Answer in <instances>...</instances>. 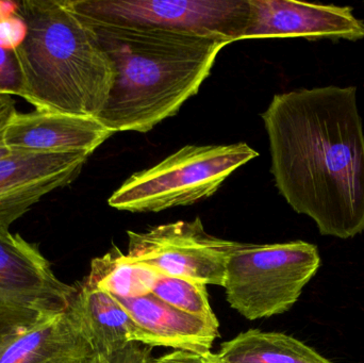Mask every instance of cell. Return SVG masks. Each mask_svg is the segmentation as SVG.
<instances>
[{
	"label": "cell",
	"instance_id": "10",
	"mask_svg": "<svg viewBox=\"0 0 364 363\" xmlns=\"http://www.w3.org/2000/svg\"><path fill=\"white\" fill-rule=\"evenodd\" d=\"M247 38H304L309 40L364 38V21L352 6L292 0H248Z\"/></svg>",
	"mask_w": 364,
	"mask_h": 363
},
{
	"label": "cell",
	"instance_id": "18",
	"mask_svg": "<svg viewBox=\"0 0 364 363\" xmlns=\"http://www.w3.org/2000/svg\"><path fill=\"white\" fill-rule=\"evenodd\" d=\"M21 74L14 51L0 48V95L21 96Z\"/></svg>",
	"mask_w": 364,
	"mask_h": 363
},
{
	"label": "cell",
	"instance_id": "17",
	"mask_svg": "<svg viewBox=\"0 0 364 363\" xmlns=\"http://www.w3.org/2000/svg\"><path fill=\"white\" fill-rule=\"evenodd\" d=\"M151 293L174 308L220 326L210 305L205 283L160 274Z\"/></svg>",
	"mask_w": 364,
	"mask_h": 363
},
{
	"label": "cell",
	"instance_id": "7",
	"mask_svg": "<svg viewBox=\"0 0 364 363\" xmlns=\"http://www.w3.org/2000/svg\"><path fill=\"white\" fill-rule=\"evenodd\" d=\"M87 18L186 32L231 43L244 40L248 0H68Z\"/></svg>",
	"mask_w": 364,
	"mask_h": 363
},
{
	"label": "cell",
	"instance_id": "20",
	"mask_svg": "<svg viewBox=\"0 0 364 363\" xmlns=\"http://www.w3.org/2000/svg\"><path fill=\"white\" fill-rule=\"evenodd\" d=\"M100 358V363H154L153 349L139 343H130L112 355Z\"/></svg>",
	"mask_w": 364,
	"mask_h": 363
},
{
	"label": "cell",
	"instance_id": "22",
	"mask_svg": "<svg viewBox=\"0 0 364 363\" xmlns=\"http://www.w3.org/2000/svg\"><path fill=\"white\" fill-rule=\"evenodd\" d=\"M154 363H203V360L198 354L174 351L155 358Z\"/></svg>",
	"mask_w": 364,
	"mask_h": 363
},
{
	"label": "cell",
	"instance_id": "13",
	"mask_svg": "<svg viewBox=\"0 0 364 363\" xmlns=\"http://www.w3.org/2000/svg\"><path fill=\"white\" fill-rule=\"evenodd\" d=\"M68 313L98 357L112 355L130 343L141 345L142 332L123 305L85 281L77 285Z\"/></svg>",
	"mask_w": 364,
	"mask_h": 363
},
{
	"label": "cell",
	"instance_id": "14",
	"mask_svg": "<svg viewBox=\"0 0 364 363\" xmlns=\"http://www.w3.org/2000/svg\"><path fill=\"white\" fill-rule=\"evenodd\" d=\"M93 356L68 310L0 345V363H77Z\"/></svg>",
	"mask_w": 364,
	"mask_h": 363
},
{
	"label": "cell",
	"instance_id": "12",
	"mask_svg": "<svg viewBox=\"0 0 364 363\" xmlns=\"http://www.w3.org/2000/svg\"><path fill=\"white\" fill-rule=\"evenodd\" d=\"M117 300L140 328L141 345L151 349L170 347L203 356L211 352L214 341L220 336V326L174 308L155 294Z\"/></svg>",
	"mask_w": 364,
	"mask_h": 363
},
{
	"label": "cell",
	"instance_id": "3",
	"mask_svg": "<svg viewBox=\"0 0 364 363\" xmlns=\"http://www.w3.org/2000/svg\"><path fill=\"white\" fill-rule=\"evenodd\" d=\"M25 40L14 51L21 74L19 97L36 111L100 117L115 68L91 27L68 0H23Z\"/></svg>",
	"mask_w": 364,
	"mask_h": 363
},
{
	"label": "cell",
	"instance_id": "5",
	"mask_svg": "<svg viewBox=\"0 0 364 363\" xmlns=\"http://www.w3.org/2000/svg\"><path fill=\"white\" fill-rule=\"evenodd\" d=\"M320 266L318 247L305 241L241 243L227 264V302L250 321L282 315L294 306Z\"/></svg>",
	"mask_w": 364,
	"mask_h": 363
},
{
	"label": "cell",
	"instance_id": "19",
	"mask_svg": "<svg viewBox=\"0 0 364 363\" xmlns=\"http://www.w3.org/2000/svg\"><path fill=\"white\" fill-rule=\"evenodd\" d=\"M27 32V23L19 14L0 21V48L16 50L25 40Z\"/></svg>",
	"mask_w": 364,
	"mask_h": 363
},
{
	"label": "cell",
	"instance_id": "2",
	"mask_svg": "<svg viewBox=\"0 0 364 363\" xmlns=\"http://www.w3.org/2000/svg\"><path fill=\"white\" fill-rule=\"evenodd\" d=\"M80 17L114 65V82L98 117L114 134H145L176 115L229 45L186 32Z\"/></svg>",
	"mask_w": 364,
	"mask_h": 363
},
{
	"label": "cell",
	"instance_id": "16",
	"mask_svg": "<svg viewBox=\"0 0 364 363\" xmlns=\"http://www.w3.org/2000/svg\"><path fill=\"white\" fill-rule=\"evenodd\" d=\"M160 274L113 246L102 257L92 260L91 271L85 281L115 298H132L151 293Z\"/></svg>",
	"mask_w": 364,
	"mask_h": 363
},
{
	"label": "cell",
	"instance_id": "9",
	"mask_svg": "<svg viewBox=\"0 0 364 363\" xmlns=\"http://www.w3.org/2000/svg\"><path fill=\"white\" fill-rule=\"evenodd\" d=\"M90 157L11 151L0 158V230H10L44 196L76 180Z\"/></svg>",
	"mask_w": 364,
	"mask_h": 363
},
{
	"label": "cell",
	"instance_id": "21",
	"mask_svg": "<svg viewBox=\"0 0 364 363\" xmlns=\"http://www.w3.org/2000/svg\"><path fill=\"white\" fill-rule=\"evenodd\" d=\"M17 112L16 104L12 96L0 95V158L11 153L4 143V130Z\"/></svg>",
	"mask_w": 364,
	"mask_h": 363
},
{
	"label": "cell",
	"instance_id": "1",
	"mask_svg": "<svg viewBox=\"0 0 364 363\" xmlns=\"http://www.w3.org/2000/svg\"><path fill=\"white\" fill-rule=\"evenodd\" d=\"M271 173L282 197L323 236L364 232V132L357 87H318L274 96L262 113Z\"/></svg>",
	"mask_w": 364,
	"mask_h": 363
},
{
	"label": "cell",
	"instance_id": "24",
	"mask_svg": "<svg viewBox=\"0 0 364 363\" xmlns=\"http://www.w3.org/2000/svg\"><path fill=\"white\" fill-rule=\"evenodd\" d=\"M201 360H203V363H220L216 358L215 354L211 353V352L201 356Z\"/></svg>",
	"mask_w": 364,
	"mask_h": 363
},
{
	"label": "cell",
	"instance_id": "11",
	"mask_svg": "<svg viewBox=\"0 0 364 363\" xmlns=\"http://www.w3.org/2000/svg\"><path fill=\"white\" fill-rule=\"evenodd\" d=\"M113 134L97 117L36 110L12 117L4 130V143L11 151L91 156Z\"/></svg>",
	"mask_w": 364,
	"mask_h": 363
},
{
	"label": "cell",
	"instance_id": "6",
	"mask_svg": "<svg viewBox=\"0 0 364 363\" xmlns=\"http://www.w3.org/2000/svg\"><path fill=\"white\" fill-rule=\"evenodd\" d=\"M76 293L38 245L0 230V345L65 313Z\"/></svg>",
	"mask_w": 364,
	"mask_h": 363
},
{
	"label": "cell",
	"instance_id": "8",
	"mask_svg": "<svg viewBox=\"0 0 364 363\" xmlns=\"http://www.w3.org/2000/svg\"><path fill=\"white\" fill-rule=\"evenodd\" d=\"M127 234V255L134 261L168 276L220 287L224 286L227 264L241 244L208 234L199 217Z\"/></svg>",
	"mask_w": 364,
	"mask_h": 363
},
{
	"label": "cell",
	"instance_id": "15",
	"mask_svg": "<svg viewBox=\"0 0 364 363\" xmlns=\"http://www.w3.org/2000/svg\"><path fill=\"white\" fill-rule=\"evenodd\" d=\"M215 356L220 363H331L293 337L259 330L223 343Z\"/></svg>",
	"mask_w": 364,
	"mask_h": 363
},
{
	"label": "cell",
	"instance_id": "25",
	"mask_svg": "<svg viewBox=\"0 0 364 363\" xmlns=\"http://www.w3.org/2000/svg\"><path fill=\"white\" fill-rule=\"evenodd\" d=\"M77 363H100V358L97 356H93V357L87 358V359L82 360V362Z\"/></svg>",
	"mask_w": 364,
	"mask_h": 363
},
{
	"label": "cell",
	"instance_id": "23",
	"mask_svg": "<svg viewBox=\"0 0 364 363\" xmlns=\"http://www.w3.org/2000/svg\"><path fill=\"white\" fill-rule=\"evenodd\" d=\"M19 6H21V1L0 0V21L18 14Z\"/></svg>",
	"mask_w": 364,
	"mask_h": 363
},
{
	"label": "cell",
	"instance_id": "4",
	"mask_svg": "<svg viewBox=\"0 0 364 363\" xmlns=\"http://www.w3.org/2000/svg\"><path fill=\"white\" fill-rule=\"evenodd\" d=\"M246 143L186 145L153 168L134 173L109 198L129 212H160L211 197L235 170L258 157Z\"/></svg>",
	"mask_w": 364,
	"mask_h": 363
}]
</instances>
